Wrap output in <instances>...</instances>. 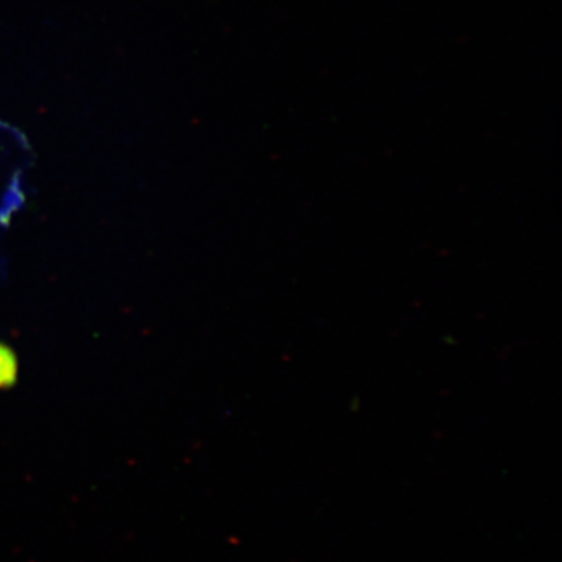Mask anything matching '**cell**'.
<instances>
[{
    "label": "cell",
    "instance_id": "6da1fadb",
    "mask_svg": "<svg viewBox=\"0 0 562 562\" xmlns=\"http://www.w3.org/2000/svg\"><path fill=\"white\" fill-rule=\"evenodd\" d=\"M20 364H18L16 353L11 347L0 342V390L11 387L18 380Z\"/></svg>",
    "mask_w": 562,
    "mask_h": 562
}]
</instances>
